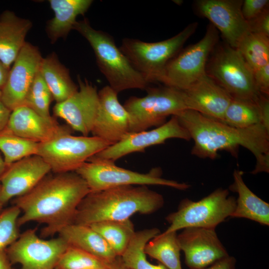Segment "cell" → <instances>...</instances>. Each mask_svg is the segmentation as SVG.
I'll return each instance as SVG.
<instances>
[{
	"label": "cell",
	"mask_w": 269,
	"mask_h": 269,
	"mask_svg": "<svg viewBox=\"0 0 269 269\" xmlns=\"http://www.w3.org/2000/svg\"><path fill=\"white\" fill-rule=\"evenodd\" d=\"M62 237L44 239L29 229L6 249L12 265L18 264L19 269H55L62 254L68 247Z\"/></svg>",
	"instance_id": "obj_12"
},
{
	"label": "cell",
	"mask_w": 269,
	"mask_h": 269,
	"mask_svg": "<svg viewBox=\"0 0 269 269\" xmlns=\"http://www.w3.org/2000/svg\"><path fill=\"white\" fill-rule=\"evenodd\" d=\"M79 89L64 101L56 103L53 111L64 120L73 130L88 136L91 133L98 113L99 100L96 86L78 76Z\"/></svg>",
	"instance_id": "obj_15"
},
{
	"label": "cell",
	"mask_w": 269,
	"mask_h": 269,
	"mask_svg": "<svg viewBox=\"0 0 269 269\" xmlns=\"http://www.w3.org/2000/svg\"><path fill=\"white\" fill-rule=\"evenodd\" d=\"M89 226L104 238L117 256L124 254L135 232L130 219L103 221Z\"/></svg>",
	"instance_id": "obj_28"
},
{
	"label": "cell",
	"mask_w": 269,
	"mask_h": 269,
	"mask_svg": "<svg viewBox=\"0 0 269 269\" xmlns=\"http://www.w3.org/2000/svg\"><path fill=\"white\" fill-rule=\"evenodd\" d=\"M229 195L228 189L220 188L198 201L182 200L177 211L165 218L169 226L164 232L188 227L215 229L234 211L236 199Z\"/></svg>",
	"instance_id": "obj_8"
},
{
	"label": "cell",
	"mask_w": 269,
	"mask_h": 269,
	"mask_svg": "<svg viewBox=\"0 0 269 269\" xmlns=\"http://www.w3.org/2000/svg\"><path fill=\"white\" fill-rule=\"evenodd\" d=\"M269 0H243L241 11L244 18L248 22L255 18L268 9Z\"/></svg>",
	"instance_id": "obj_36"
},
{
	"label": "cell",
	"mask_w": 269,
	"mask_h": 269,
	"mask_svg": "<svg viewBox=\"0 0 269 269\" xmlns=\"http://www.w3.org/2000/svg\"><path fill=\"white\" fill-rule=\"evenodd\" d=\"M251 32L269 36V12L266 9L258 16L248 21Z\"/></svg>",
	"instance_id": "obj_37"
},
{
	"label": "cell",
	"mask_w": 269,
	"mask_h": 269,
	"mask_svg": "<svg viewBox=\"0 0 269 269\" xmlns=\"http://www.w3.org/2000/svg\"><path fill=\"white\" fill-rule=\"evenodd\" d=\"M4 129L22 138L40 143L72 129L59 125L52 117L44 118L23 105L11 112Z\"/></svg>",
	"instance_id": "obj_21"
},
{
	"label": "cell",
	"mask_w": 269,
	"mask_h": 269,
	"mask_svg": "<svg viewBox=\"0 0 269 269\" xmlns=\"http://www.w3.org/2000/svg\"><path fill=\"white\" fill-rule=\"evenodd\" d=\"M1 89H0V99L1 97Z\"/></svg>",
	"instance_id": "obj_46"
},
{
	"label": "cell",
	"mask_w": 269,
	"mask_h": 269,
	"mask_svg": "<svg viewBox=\"0 0 269 269\" xmlns=\"http://www.w3.org/2000/svg\"><path fill=\"white\" fill-rule=\"evenodd\" d=\"M10 68L5 66L0 61V89L4 86L8 77Z\"/></svg>",
	"instance_id": "obj_43"
},
{
	"label": "cell",
	"mask_w": 269,
	"mask_h": 269,
	"mask_svg": "<svg viewBox=\"0 0 269 269\" xmlns=\"http://www.w3.org/2000/svg\"><path fill=\"white\" fill-rule=\"evenodd\" d=\"M145 90V96L131 97L124 103L130 116V133L160 126L169 116L187 110L183 91L166 86Z\"/></svg>",
	"instance_id": "obj_6"
},
{
	"label": "cell",
	"mask_w": 269,
	"mask_h": 269,
	"mask_svg": "<svg viewBox=\"0 0 269 269\" xmlns=\"http://www.w3.org/2000/svg\"><path fill=\"white\" fill-rule=\"evenodd\" d=\"M42 59L38 48L26 42L10 68L0 101L10 111L24 105Z\"/></svg>",
	"instance_id": "obj_14"
},
{
	"label": "cell",
	"mask_w": 269,
	"mask_h": 269,
	"mask_svg": "<svg viewBox=\"0 0 269 269\" xmlns=\"http://www.w3.org/2000/svg\"><path fill=\"white\" fill-rule=\"evenodd\" d=\"M53 98L52 94L39 70L27 94L24 105L39 115L46 118L52 116L49 106Z\"/></svg>",
	"instance_id": "obj_34"
},
{
	"label": "cell",
	"mask_w": 269,
	"mask_h": 269,
	"mask_svg": "<svg viewBox=\"0 0 269 269\" xmlns=\"http://www.w3.org/2000/svg\"><path fill=\"white\" fill-rule=\"evenodd\" d=\"M176 116L194 141L192 155L214 159L219 151L226 150L235 155L242 146L256 159L252 174L269 172V130L262 124L236 128L191 110L183 111Z\"/></svg>",
	"instance_id": "obj_2"
},
{
	"label": "cell",
	"mask_w": 269,
	"mask_h": 269,
	"mask_svg": "<svg viewBox=\"0 0 269 269\" xmlns=\"http://www.w3.org/2000/svg\"><path fill=\"white\" fill-rule=\"evenodd\" d=\"M7 167L4 159L0 155V180Z\"/></svg>",
	"instance_id": "obj_44"
},
{
	"label": "cell",
	"mask_w": 269,
	"mask_h": 269,
	"mask_svg": "<svg viewBox=\"0 0 269 269\" xmlns=\"http://www.w3.org/2000/svg\"><path fill=\"white\" fill-rule=\"evenodd\" d=\"M86 182L90 192L125 185H161L185 190L190 185L162 177L159 167L145 173L117 166L111 160L91 157L75 171Z\"/></svg>",
	"instance_id": "obj_5"
},
{
	"label": "cell",
	"mask_w": 269,
	"mask_h": 269,
	"mask_svg": "<svg viewBox=\"0 0 269 269\" xmlns=\"http://www.w3.org/2000/svg\"><path fill=\"white\" fill-rule=\"evenodd\" d=\"M197 25V22L190 23L176 35L161 41L125 38L120 48L149 84L157 82L166 65L179 52Z\"/></svg>",
	"instance_id": "obj_7"
},
{
	"label": "cell",
	"mask_w": 269,
	"mask_h": 269,
	"mask_svg": "<svg viewBox=\"0 0 269 269\" xmlns=\"http://www.w3.org/2000/svg\"><path fill=\"white\" fill-rule=\"evenodd\" d=\"M254 80L259 93L269 96V64L254 72Z\"/></svg>",
	"instance_id": "obj_38"
},
{
	"label": "cell",
	"mask_w": 269,
	"mask_h": 269,
	"mask_svg": "<svg viewBox=\"0 0 269 269\" xmlns=\"http://www.w3.org/2000/svg\"><path fill=\"white\" fill-rule=\"evenodd\" d=\"M218 40V32L209 25L199 41L179 52L166 65L157 82L181 91L206 74L208 58Z\"/></svg>",
	"instance_id": "obj_10"
},
{
	"label": "cell",
	"mask_w": 269,
	"mask_h": 269,
	"mask_svg": "<svg viewBox=\"0 0 269 269\" xmlns=\"http://www.w3.org/2000/svg\"><path fill=\"white\" fill-rule=\"evenodd\" d=\"M32 27L27 19L6 10L0 15V61L7 68L13 63L26 42L25 38Z\"/></svg>",
	"instance_id": "obj_22"
},
{
	"label": "cell",
	"mask_w": 269,
	"mask_h": 269,
	"mask_svg": "<svg viewBox=\"0 0 269 269\" xmlns=\"http://www.w3.org/2000/svg\"><path fill=\"white\" fill-rule=\"evenodd\" d=\"M177 232L160 233L145 246L146 255L157 260L168 269H182Z\"/></svg>",
	"instance_id": "obj_27"
},
{
	"label": "cell",
	"mask_w": 269,
	"mask_h": 269,
	"mask_svg": "<svg viewBox=\"0 0 269 269\" xmlns=\"http://www.w3.org/2000/svg\"><path fill=\"white\" fill-rule=\"evenodd\" d=\"M99 106L91 133L114 144L130 133V116L109 85L98 91Z\"/></svg>",
	"instance_id": "obj_18"
},
{
	"label": "cell",
	"mask_w": 269,
	"mask_h": 269,
	"mask_svg": "<svg viewBox=\"0 0 269 269\" xmlns=\"http://www.w3.org/2000/svg\"><path fill=\"white\" fill-rule=\"evenodd\" d=\"M164 203L163 196L145 185H125L90 192L79 205L73 223L89 226L106 220L130 219L152 214Z\"/></svg>",
	"instance_id": "obj_3"
},
{
	"label": "cell",
	"mask_w": 269,
	"mask_h": 269,
	"mask_svg": "<svg viewBox=\"0 0 269 269\" xmlns=\"http://www.w3.org/2000/svg\"><path fill=\"white\" fill-rule=\"evenodd\" d=\"M20 214V209L15 205L0 213V252L6 249L19 237L17 222Z\"/></svg>",
	"instance_id": "obj_35"
},
{
	"label": "cell",
	"mask_w": 269,
	"mask_h": 269,
	"mask_svg": "<svg viewBox=\"0 0 269 269\" xmlns=\"http://www.w3.org/2000/svg\"><path fill=\"white\" fill-rule=\"evenodd\" d=\"M160 233L156 228L145 229L135 232L128 247L121 256L124 263L132 269H168L161 263L153 265L146 259L144 252L146 244Z\"/></svg>",
	"instance_id": "obj_29"
},
{
	"label": "cell",
	"mask_w": 269,
	"mask_h": 269,
	"mask_svg": "<svg viewBox=\"0 0 269 269\" xmlns=\"http://www.w3.org/2000/svg\"><path fill=\"white\" fill-rule=\"evenodd\" d=\"M177 240L189 269L207 267L229 256L215 229L186 228L177 235Z\"/></svg>",
	"instance_id": "obj_17"
},
{
	"label": "cell",
	"mask_w": 269,
	"mask_h": 269,
	"mask_svg": "<svg viewBox=\"0 0 269 269\" xmlns=\"http://www.w3.org/2000/svg\"><path fill=\"white\" fill-rule=\"evenodd\" d=\"M187 110L221 121L232 97L207 73L183 91Z\"/></svg>",
	"instance_id": "obj_20"
},
{
	"label": "cell",
	"mask_w": 269,
	"mask_h": 269,
	"mask_svg": "<svg viewBox=\"0 0 269 269\" xmlns=\"http://www.w3.org/2000/svg\"><path fill=\"white\" fill-rule=\"evenodd\" d=\"M73 29L88 41L100 71L109 86L118 94L132 89L145 90L148 87L149 83L117 46L111 35L94 29L87 18L77 21Z\"/></svg>",
	"instance_id": "obj_4"
},
{
	"label": "cell",
	"mask_w": 269,
	"mask_h": 269,
	"mask_svg": "<svg viewBox=\"0 0 269 269\" xmlns=\"http://www.w3.org/2000/svg\"><path fill=\"white\" fill-rule=\"evenodd\" d=\"M236 49L253 72L269 64L268 36L250 32L242 38Z\"/></svg>",
	"instance_id": "obj_31"
},
{
	"label": "cell",
	"mask_w": 269,
	"mask_h": 269,
	"mask_svg": "<svg viewBox=\"0 0 269 269\" xmlns=\"http://www.w3.org/2000/svg\"><path fill=\"white\" fill-rule=\"evenodd\" d=\"M7 257L6 249L0 252V269H15Z\"/></svg>",
	"instance_id": "obj_42"
},
{
	"label": "cell",
	"mask_w": 269,
	"mask_h": 269,
	"mask_svg": "<svg viewBox=\"0 0 269 269\" xmlns=\"http://www.w3.org/2000/svg\"><path fill=\"white\" fill-rule=\"evenodd\" d=\"M90 192L85 181L75 171L48 174L30 191L13 200L21 211L18 226L36 222L46 225L41 237L58 234L73 223L79 205Z\"/></svg>",
	"instance_id": "obj_1"
},
{
	"label": "cell",
	"mask_w": 269,
	"mask_h": 269,
	"mask_svg": "<svg viewBox=\"0 0 269 269\" xmlns=\"http://www.w3.org/2000/svg\"><path fill=\"white\" fill-rule=\"evenodd\" d=\"M236 259L232 256H228L209 266L198 269H236Z\"/></svg>",
	"instance_id": "obj_39"
},
{
	"label": "cell",
	"mask_w": 269,
	"mask_h": 269,
	"mask_svg": "<svg viewBox=\"0 0 269 269\" xmlns=\"http://www.w3.org/2000/svg\"><path fill=\"white\" fill-rule=\"evenodd\" d=\"M214 54L207 74L232 98L256 100L260 93L254 72L240 52L228 45Z\"/></svg>",
	"instance_id": "obj_11"
},
{
	"label": "cell",
	"mask_w": 269,
	"mask_h": 269,
	"mask_svg": "<svg viewBox=\"0 0 269 269\" xmlns=\"http://www.w3.org/2000/svg\"><path fill=\"white\" fill-rule=\"evenodd\" d=\"M109 269H132L123 262L121 256H117L113 261L107 263Z\"/></svg>",
	"instance_id": "obj_41"
},
{
	"label": "cell",
	"mask_w": 269,
	"mask_h": 269,
	"mask_svg": "<svg viewBox=\"0 0 269 269\" xmlns=\"http://www.w3.org/2000/svg\"><path fill=\"white\" fill-rule=\"evenodd\" d=\"M71 130L38 143L36 155L41 157L53 173L75 171L89 158L110 145L96 136H75Z\"/></svg>",
	"instance_id": "obj_9"
},
{
	"label": "cell",
	"mask_w": 269,
	"mask_h": 269,
	"mask_svg": "<svg viewBox=\"0 0 269 269\" xmlns=\"http://www.w3.org/2000/svg\"><path fill=\"white\" fill-rule=\"evenodd\" d=\"M170 138L191 139L188 131L181 125L176 116H171L164 124L154 129L129 133L119 142L92 156L115 162L130 153L143 152L148 147L163 143Z\"/></svg>",
	"instance_id": "obj_13"
},
{
	"label": "cell",
	"mask_w": 269,
	"mask_h": 269,
	"mask_svg": "<svg viewBox=\"0 0 269 269\" xmlns=\"http://www.w3.org/2000/svg\"><path fill=\"white\" fill-rule=\"evenodd\" d=\"M55 269H109L107 263L79 248L68 246Z\"/></svg>",
	"instance_id": "obj_33"
},
{
	"label": "cell",
	"mask_w": 269,
	"mask_h": 269,
	"mask_svg": "<svg viewBox=\"0 0 269 269\" xmlns=\"http://www.w3.org/2000/svg\"><path fill=\"white\" fill-rule=\"evenodd\" d=\"M11 112L0 101V131L6 127Z\"/></svg>",
	"instance_id": "obj_40"
},
{
	"label": "cell",
	"mask_w": 269,
	"mask_h": 269,
	"mask_svg": "<svg viewBox=\"0 0 269 269\" xmlns=\"http://www.w3.org/2000/svg\"><path fill=\"white\" fill-rule=\"evenodd\" d=\"M50 171L49 165L37 155L24 157L8 166L0 180L3 204L28 192Z\"/></svg>",
	"instance_id": "obj_19"
},
{
	"label": "cell",
	"mask_w": 269,
	"mask_h": 269,
	"mask_svg": "<svg viewBox=\"0 0 269 269\" xmlns=\"http://www.w3.org/2000/svg\"><path fill=\"white\" fill-rule=\"evenodd\" d=\"M92 0H50L54 16L47 23L46 32L52 43L64 38L73 29L76 17L84 14L93 2Z\"/></svg>",
	"instance_id": "obj_25"
},
{
	"label": "cell",
	"mask_w": 269,
	"mask_h": 269,
	"mask_svg": "<svg viewBox=\"0 0 269 269\" xmlns=\"http://www.w3.org/2000/svg\"><path fill=\"white\" fill-rule=\"evenodd\" d=\"M58 234L69 246L82 249L106 263L117 256L104 238L89 226L71 224Z\"/></svg>",
	"instance_id": "obj_24"
},
{
	"label": "cell",
	"mask_w": 269,
	"mask_h": 269,
	"mask_svg": "<svg viewBox=\"0 0 269 269\" xmlns=\"http://www.w3.org/2000/svg\"><path fill=\"white\" fill-rule=\"evenodd\" d=\"M39 71L57 103L64 101L78 89L69 70L60 63L55 53L42 58Z\"/></svg>",
	"instance_id": "obj_26"
},
{
	"label": "cell",
	"mask_w": 269,
	"mask_h": 269,
	"mask_svg": "<svg viewBox=\"0 0 269 269\" xmlns=\"http://www.w3.org/2000/svg\"><path fill=\"white\" fill-rule=\"evenodd\" d=\"M242 2L240 0H198L196 2L199 13L212 22L228 45L234 48L250 32L249 23L241 11Z\"/></svg>",
	"instance_id": "obj_16"
},
{
	"label": "cell",
	"mask_w": 269,
	"mask_h": 269,
	"mask_svg": "<svg viewBox=\"0 0 269 269\" xmlns=\"http://www.w3.org/2000/svg\"><path fill=\"white\" fill-rule=\"evenodd\" d=\"M243 172L235 169L231 191L238 193L233 218H243L269 226V204L257 196L246 185L243 178Z\"/></svg>",
	"instance_id": "obj_23"
},
{
	"label": "cell",
	"mask_w": 269,
	"mask_h": 269,
	"mask_svg": "<svg viewBox=\"0 0 269 269\" xmlns=\"http://www.w3.org/2000/svg\"><path fill=\"white\" fill-rule=\"evenodd\" d=\"M38 143L17 136L4 129L0 131V150L7 166L24 157L36 155Z\"/></svg>",
	"instance_id": "obj_32"
},
{
	"label": "cell",
	"mask_w": 269,
	"mask_h": 269,
	"mask_svg": "<svg viewBox=\"0 0 269 269\" xmlns=\"http://www.w3.org/2000/svg\"><path fill=\"white\" fill-rule=\"evenodd\" d=\"M256 100L232 98L223 120L220 122L240 129L261 124L260 109Z\"/></svg>",
	"instance_id": "obj_30"
},
{
	"label": "cell",
	"mask_w": 269,
	"mask_h": 269,
	"mask_svg": "<svg viewBox=\"0 0 269 269\" xmlns=\"http://www.w3.org/2000/svg\"><path fill=\"white\" fill-rule=\"evenodd\" d=\"M0 191H1V188H0V213L2 211V207H3V206L4 205L3 204V203H2L1 201V199H0Z\"/></svg>",
	"instance_id": "obj_45"
}]
</instances>
